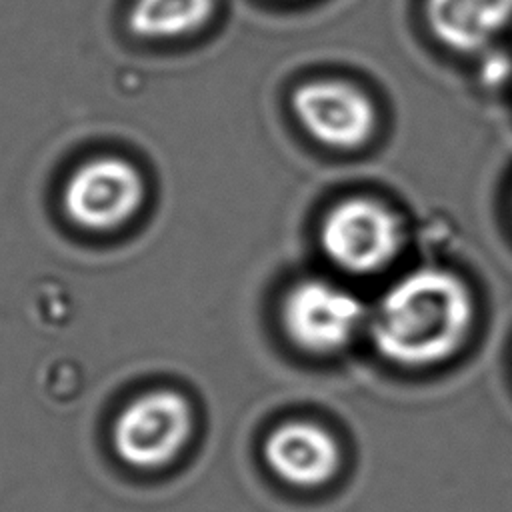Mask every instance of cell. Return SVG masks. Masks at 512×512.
Listing matches in <instances>:
<instances>
[{
  "instance_id": "obj_1",
  "label": "cell",
  "mask_w": 512,
  "mask_h": 512,
  "mask_svg": "<svg viewBox=\"0 0 512 512\" xmlns=\"http://www.w3.org/2000/svg\"><path fill=\"white\" fill-rule=\"evenodd\" d=\"M470 320L472 300L462 280L438 268H422L382 296L372 318V340L392 362L426 366L460 348Z\"/></svg>"
},
{
  "instance_id": "obj_2",
  "label": "cell",
  "mask_w": 512,
  "mask_h": 512,
  "mask_svg": "<svg viewBox=\"0 0 512 512\" xmlns=\"http://www.w3.org/2000/svg\"><path fill=\"white\" fill-rule=\"evenodd\" d=\"M192 434V410L172 390L148 392L132 400L116 418L112 446L136 470H158L178 458Z\"/></svg>"
},
{
  "instance_id": "obj_3",
  "label": "cell",
  "mask_w": 512,
  "mask_h": 512,
  "mask_svg": "<svg viewBox=\"0 0 512 512\" xmlns=\"http://www.w3.org/2000/svg\"><path fill=\"white\" fill-rule=\"evenodd\" d=\"M326 256L350 272H374L400 252L402 226L396 214L366 198L334 206L320 232Z\"/></svg>"
},
{
  "instance_id": "obj_4",
  "label": "cell",
  "mask_w": 512,
  "mask_h": 512,
  "mask_svg": "<svg viewBox=\"0 0 512 512\" xmlns=\"http://www.w3.org/2000/svg\"><path fill=\"white\" fill-rule=\"evenodd\" d=\"M362 318L360 300L324 280L296 284L282 306L286 334L296 346L314 354H328L346 346Z\"/></svg>"
},
{
  "instance_id": "obj_5",
  "label": "cell",
  "mask_w": 512,
  "mask_h": 512,
  "mask_svg": "<svg viewBox=\"0 0 512 512\" xmlns=\"http://www.w3.org/2000/svg\"><path fill=\"white\" fill-rule=\"evenodd\" d=\"M144 184L138 170L120 158H98L80 166L64 190L72 222L88 230H110L140 208Z\"/></svg>"
},
{
  "instance_id": "obj_6",
  "label": "cell",
  "mask_w": 512,
  "mask_h": 512,
  "mask_svg": "<svg viewBox=\"0 0 512 512\" xmlns=\"http://www.w3.org/2000/svg\"><path fill=\"white\" fill-rule=\"evenodd\" d=\"M292 108L308 134L330 148H358L374 130L372 102L344 82L304 84L294 92Z\"/></svg>"
},
{
  "instance_id": "obj_7",
  "label": "cell",
  "mask_w": 512,
  "mask_h": 512,
  "mask_svg": "<svg viewBox=\"0 0 512 512\" xmlns=\"http://www.w3.org/2000/svg\"><path fill=\"white\" fill-rule=\"evenodd\" d=\"M268 468L296 488H318L330 482L340 466L336 440L312 422L278 426L264 442Z\"/></svg>"
},
{
  "instance_id": "obj_8",
  "label": "cell",
  "mask_w": 512,
  "mask_h": 512,
  "mask_svg": "<svg viewBox=\"0 0 512 512\" xmlns=\"http://www.w3.org/2000/svg\"><path fill=\"white\" fill-rule=\"evenodd\" d=\"M426 18L444 46L474 52L512 20V0H426Z\"/></svg>"
},
{
  "instance_id": "obj_9",
  "label": "cell",
  "mask_w": 512,
  "mask_h": 512,
  "mask_svg": "<svg viewBox=\"0 0 512 512\" xmlns=\"http://www.w3.org/2000/svg\"><path fill=\"white\" fill-rule=\"evenodd\" d=\"M212 4V0H136L128 26L140 38L184 36L208 20Z\"/></svg>"
}]
</instances>
